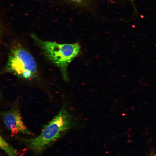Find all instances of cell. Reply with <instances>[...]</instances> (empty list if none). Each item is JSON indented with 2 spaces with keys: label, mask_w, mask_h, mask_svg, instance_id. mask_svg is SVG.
<instances>
[{
  "label": "cell",
  "mask_w": 156,
  "mask_h": 156,
  "mask_svg": "<svg viewBox=\"0 0 156 156\" xmlns=\"http://www.w3.org/2000/svg\"><path fill=\"white\" fill-rule=\"evenodd\" d=\"M148 156H156V153H150Z\"/></svg>",
  "instance_id": "7"
},
{
  "label": "cell",
  "mask_w": 156,
  "mask_h": 156,
  "mask_svg": "<svg viewBox=\"0 0 156 156\" xmlns=\"http://www.w3.org/2000/svg\"><path fill=\"white\" fill-rule=\"evenodd\" d=\"M1 116L4 125L12 132L31 134L22 120L18 104H13L9 110L3 112Z\"/></svg>",
  "instance_id": "4"
},
{
  "label": "cell",
  "mask_w": 156,
  "mask_h": 156,
  "mask_svg": "<svg viewBox=\"0 0 156 156\" xmlns=\"http://www.w3.org/2000/svg\"><path fill=\"white\" fill-rule=\"evenodd\" d=\"M71 3L76 4H82L87 2L89 0H67Z\"/></svg>",
  "instance_id": "6"
},
{
  "label": "cell",
  "mask_w": 156,
  "mask_h": 156,
  "mask_svg": "<svg viewBox=\"0 0 156 156\" xmlns=\"http://www.w3.org/2000/svg\"><path fill=\"white\" fill-rule=\"evenodd\" d=\"M0 147L9 156H18L14 148L10 145L1 136L0 138Z\"/></svg>",
  "instance_id": "5"
},
{
  "label": "cell",
  "mask_w": 156,
  "mask_h": 156,
  "mask_svg": "<svg viewBox=\"0 0 156 156\" xmlns=\"http://www.w3.org/2000/svg\"><path fill=\"white\" fill-rule=\"evenodd\" d=\"M6 68L17 77L25 79L33 77L37 72V66L34 58L29 52L21 46L11 49Z\"/></svg>",
  "instance_id": "3"
},
{
  "label": "cell",
  "mask_w": 156,
  "mask_h": 156,
  "mask_svg": "<svg viewBox=\"0 0 156 156\" xmlns=\"http://www.w3.org/2000/svg\"><path fill=\"white\" fill-rule=\"evenodd\" d=\"M74 120L69 110L63 106L58 114L44 126L39 135L22 141L35 154H39L71 128Z\"/></svg>",
  "instance_id": "1"
},
{
  "label": "cell",
  "mask_w": 156,
  "mask_h": 156,
  "mask_svg": "<svg viewBox=\"0 0 156 156\" xmlns=\"http://www.w3.org/2000/svg\"><path fill=\"white\" fill-rule=\"evenodd\" d=\"M31 36L47 57L60 68L64 79L67 81V67L79 53V44H60L41 40L34 34Z\"/></svg>",
  "instance_id": "2"
},
{
  "label": "cell",
  "mask_w": 156,
  "mask_h": 156,
  "mask_svg": "<svg viewBox=\"0 0 156 156\" xmlns=\"http://www.w3.org/2000/svg\"><path fill=\"white\" fill-rule=\"evenodd\" d=\"M1 156H2V155H1Z\"/></svg>",
  "instance_id": "8"
}]
</instances>
